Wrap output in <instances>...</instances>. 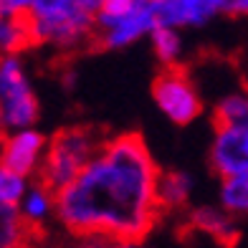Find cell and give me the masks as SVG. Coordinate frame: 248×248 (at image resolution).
<instances>
[{"label": "cell", "instance_id": "cell-8", "mask_svg": "<svg viewBox=\"0 0 248 248\" xmlns=\"http://www.w3.org/2000/svg\"><path fill=\"white\" fill-rule=\"evenodd\" d=\"M157 23H160V20H157L155 0H134L132 8L117 20V23H111L109 28L99 31L101 46L127 48V46H132V43H137L140 38L150 36Z\"/></svg>", "mask_w": 248, "mask_h": 248}, {"label": "cell", "instance_id": "cell-9", "mask_svg": "<svg viewBox=\"0 0 248 248\" xmlns=\"http://www.w3.org/2000/svg\"><path fill=\"white\" fill-rule=\"evenodd\" d=\"M157 20L175 28H198L225 13L228 0H155Z\"/></svg>", "mask_w": 248, "mask_h": 248}, {"label": "cell", "instance_id": "cell-14", "mask_svg": "<svg viewBox=\"0 0 248 248\" xmlns=\"http://www.w3.org/2000/svg\"><path fill=\"white\" fill-rule=\"evenodd\" d=\"M33 43L28 16H3L0 20V48L3 53H20Z\"/></svg>", "mask_w": 248, "mask_h": 248}, {"label": "cell", "instance_id": "cell-12", "mask_svg": "<svg viewBox=\"0 0 248 248\" xmlns=\"http://www.w3.org/2000/svg\"><path fill=\"white\" fill-rule=\"evenodd\" d=\"M218 200L233 216H248V170L220 177Z\"/></svg>", "mask_w": 248, "mask_h": 248}, {"label": "cell", "instance_id": "cell-5", "mask_svg": "<svg viewBox=\"0 0 248 248\" xmlns=\"http://www.w3.org/2000/svg\"><path fill=\"white\" fill-rule=\"evenodd\" d=\"M152 99H155V107L162 111V117H167L177 127L195 122L202 109L200 94L195 84L190 81V76L172 69V66H167V71H162L155 78Z\"/></svg>", "mask_w": 248, "mask_h": 248}, {"label": "cell", "instance_id": "cell-15", "mask_svg": "<svg viewBox=\"0 0 248 248\" xmlns=\"http://www.w3.org/2000/svg\"><path fill=\"white\" fill-rule=\"evenodd\" d=\"M152 41V51L165 66H175L183 56V36H180V28L175 26H162L157 23L155 31L150 33Z\"/></svg>", "mask_w": 248, "mask_h": 248}, {"label": "cell", "instance_id": "cell-6", "mask_svg": "<svg viewBox=\"0 0 248 248\" xmlns=\"http://www.w3.org/2000/svg\"><path fill=\"white\" fill-rule=\"evenodd\" d=\"M208 160L218 177L248 170V124L216 122Z\"/></svg>", "mask_w": 248, "mask_h": 248}, {"label": "cell", "instance_id": "cell-17", "mask_svg": "<svg viewBox=\"0 0 248 248\" xmlns=\"http://www.w3.org/2000/svg\"><path fill=\"white\" fill-rule=\"evenodd\" d=\"M28 175L16 172L10 167H0V202L5 205H20L28 193Z\"/></svg>", "mask_w": 248, "mask_h": 248}, {"label": "cell", "instance_id": "cell-20", "mask_svg": "<svg viewBox=\"0 0 248 248\" xmlns=\"http://www.w3.org/2000/svg\"><path fill=\"white\" fill-rule=\"evenodd\" d=\"M36 0H0V13L3 16H28Z\"/></svg>", "mask_w": 248, "mask_h": 248}, {"label": "cell", "instance_id": "cell-13", "mask_svg": "<svg viewBox=\"0 0 248 248\" xmlns=\"http://www.w3.org/2000/svg\"><path fill=\"white\" fill-rule=\"evenodd\" d=\"M233 213H228L223 205L218 208H198L193 213V225L198 231L208 233L210 238L218 241H231L235 235V225H233Z\"/></svg>", "mask_w": 248, "mask_h": 248}, {"label": "cell", "instance_id": "cell-4", "mask_svg": "<svg viewBox=\"0 0 248 248\" xmlns=\"http://www.w3.org/2000/svg\"><path fill=\"white\" fill-rule=\"evenodd\" d=\"M38 122V99L18 53L0 61V124L3 129L33 127Z\"/></svg>", "mask_w": 248, "mask_h": 248}, {"label": "cell", "instance_id": "cell-3", "mask_svg": "<svg viewBox=\"0 0 248 248\" xmlns=\"http://www.w3.org/2000/svg\"><path fill=\"white\" fill-rule=\"evenodd\" d=\"M99 150L94 134L86 129H63L48 142V152L41 167V180L53 190H61L81 175L89 160Z\"/></svg>", "mask_w": 248, "mask_h": 248}, {"label": "cell", "instance_id": "cell-19", "mask_svg": "<svg viewBox=\"0 0 248 248\" xmlns=\"http://www.w3.org/2000/svg\"><path fill=\"white\" fill-rule=\"evenodd\" d=\"M132 3L134 0H101V5L96 10V31H104L111 23H117V20L132 8Z\"/></svg>", "mask_w": 248, "mask_h": 248}, {"label": "cell", "instance_id": "cell-10", "mask_svg": "<svg viewBox=\"0 0 248 248\" xmlns=\"http://www.w3.org/2000/svg\"><path fill=\"white\" fill-rule=\"evenodd\" d=\"M18 208L28 225H43L51 216H56V190L48 187L46 183L31 185Z\"/></svg>", "mask_w": 248, "mask_h": 248}, {"label": "cell", "instance_id": "cell-11", "mask_svg": "<svg viewBox=\"0 0 248 248\" xmlns=\"http://www.w3.org/2000/svg\"><path fill=\"white\" fill-rule=\"evenodd\" d=\"M190 193H193V177L183 170L160 172L157 180V200L162 208H180L185 205Z\"/></svg>", "mask_w": 248, "mask_h": 248}, {"label": "cell", "instance_id": "cell-7", "mask_svg": "<svg viewBox=\"0 0 248 248\" xmlns=\"http://www.w3.org/2000/svg\"><path fill=\"white\" fill-rule=\"evenodd\" d=\"M46 152H48V140L36 127L8 129L3 137V147H0V162H3V167H10V170L31 177L43 167Z\"/></svg>", "mask_w": 248, "mask_h": 248}, {"label": "cell", "instance_id": "cell-22", "mask_svg": "<svg viewBox=\"0 0 248 248\" xmlns=\"http://www.w3.org/2000/svg\"><path fill=\"white\" fill-rule=\"evenodd\" d=\"M246 94H248V86H246Z\"/></svg>", "mask_w": 248, "mask_h": 248}, {"label": "cell", "instance_id": "cell-16", "mask_svg": "<svg viewBox=\"0 0 248 248\" xmlns=\"http://www.w3.org/2000/svg\"><path fill=\"white\" fill-rule=\"evenodd\" d=\"M26 228H28V223L20 216V208L0 202V246L3 248L20 246L26 238Z\"/></svg>", "mask_w": 248, "mask_h": 248}, {"label": "cell", "instance_id": "cell-2", "mask_svg": "<svg viewBox=\"0 0 248 248\" xmlns=\"http://www.w3.org/2000/svg\"><path fill=\"white\" fill-rule=\"evenodd\" d=\"M28 23L33 43L71 51L94 33L96 13L76 0H36L28 10Z\"/></svg>", "mask_w": 248, "mask_h": 248}, {"label": "cell", "instance_id": "cell-18", "mask_svg": "<svg viewBox=\"0 0 248 248\" xmlns=\"http://www.w3.org/2000/svg\"><path fill=\"white\" fill-rule=\"evenodd\" d=\"M216 122H231V124H248V94H228L218 101L216 107Z\"/></svg>", "mask_w": 248, "mask_h": 248}, {"label": "cell", "instance_id": "cell-1", "mask_svg": "<svg viewBox=\"0 0 248 248\" xmlns=\"http://www.w3.org/2000/svg\"><path fill=\"white\" fill-rule=\"evenodd\" d=\"M157 180L160 170L140 134L111 137L99 144L74 183L56 190V218L81 238L142 241L162 208Z\"/></svg>", "mask_w": 248, "mask_h": 248}, {"label": "cell", "instance_id": "cell-21", "mask_svg": "<svg viewBox=\"0 0 248 248\" xmlns=\"http://www.w3.org/2000/svg\"><path fill=\"white\" fill-rule=\"evenodd\" d=\"M225 13H231V16H248V0H228Z\"/></svg>", "mask_w": 248, "mask_h": 248}]
</instances>
